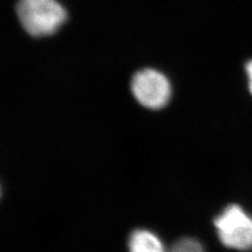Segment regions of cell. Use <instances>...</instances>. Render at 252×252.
Wrapping results in <instances>:
<instances>
[{
	"mask_svg": "<svg viewBox=\"0 0 252 252\" xmlns=\"http://www.w3.org/2000/svg\"><path fill=\"white\" fill-rule=\"evenodd\" d=\"M15 11L23 29L34 37L54 35L67 19L57 0H18Z\"/></svg>",
	"mask_w": 252,
	"mask_h": 252,
	"instance_id": "obj_1",
	"label": "cell"
},
{
	"mask_svg": "<svg viewBox=\"0 0 252 252\" xmlns=\"http://www.w3.org/2000/svg\"><path fill=\"white\" fill-rule=\"evenodd\" d=\"M219 237L227 248L247 252L252 249V218L236 205L226 207L216 218Z\"/></svg>",
	"mask_w": 252,
	"mask_h": 252,
	"instance_id": "obj_2",
	"label": "cell"
},
{
	"mask_svg": "<svg viewBox=\"0 0 252 252\" xmlns=\"http://www.w3.org/2000/svg\"><path fill=\"white\" fill-rule=\"evenodd\" d=\"M130 86L136 101L150 109L163 108L171 98L170 81L164 74L153 68H144L135 73Z\"/></svg>",
	"mask_w": 252,
	"mask_h": 252,
	"instance_id": "obj_3",
	"label": "cell"
},
{
	"mask_svg": "<svg viewBox=\"0 0 252 252\" xmlns=\"http://www.w3.org/2000/svg\"><path fill=\"white\" fill-rule=\"evenodd\" d=\"M130 252H167L161 240L155 234L146 230H136L129 237Z\"/></svg>",
	"mask_w": 252,
	"mask_h": 252,
	"instance_id": "obj_4",
	"label": "cell"
},
{
	"mask_svg": "<svg viewBox=\"0 0 252 252\" xmlns=\"http://www.w3.org/2000/svg\"><path fill=\"white\" fill-rule=\"evenodd\" d=\"M167 252H205L202 245L193 238H181Z\"/></svg>",
	"mask_w": 252,
	"mask_h": 252,
	"instance_id": "obj_5",
	"label": "cell"
},
{
	"mask_svg": "<svg viewBox=\"0 0 252 252\" xmlns=\"http://www.w3.org/2000/svg\"><path fill=\"white\" fill-rule=\"evenodd\" d=\"M246 71L248 74V78H249V86H250V90L252 94V60L248 62L246 64Z\"/></svg>",
	"mask_w": 252,
	"mask_h": 252,
	"instance_id": "obj_6",
	"label": "cell"
}]
</instances>
